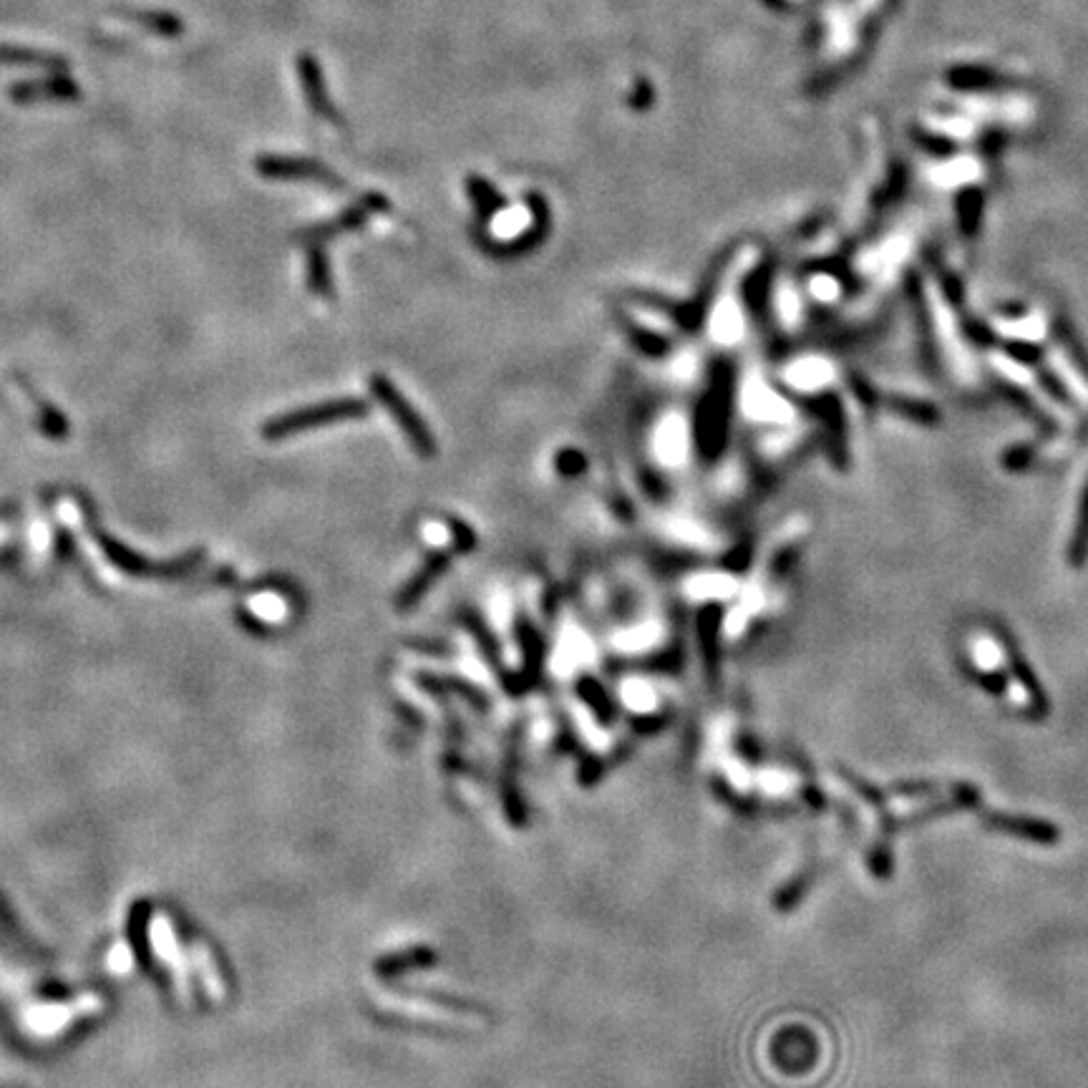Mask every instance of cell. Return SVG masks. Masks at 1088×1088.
Segmentation results:
<instances>
[{
	"instance_id": "cell-1",
	"label": "cell",
	"mask_w": 1088,
	"mask_h": 1088,
	"mask_svg": "<svg viewBox=\"0 0 1088 1088\" xmlns=\"http://www.w3.org/2000/svg\"><path fill=\"white\" fill-rule=\"evenodd\" d=\"M366 414L368 403L358 401V398H343V401H330L323 403V406L303 408V411L280 416V419L265 426V436L267 439H283V436L298 434V431H310L318 429V426H330L348 419H361Z\"/></svg>"
},
{
	"instance_id": "cell-4",
	"label": "cell",
	"mask_w": 1088,
	"mask_h": 1088,
	"mask_svg": "<svg viewBox=\"0 0 1088 1088\" xmlns=\"http://www.w3.org/2000/svg\"><path fill=\"white\" fill-rule=\"evenodd\" d=\"M449 562H451L449 552H436V555H431L429 560L424 562V567H421V570L416 572V575L411 577V580L406 582V587L401 590V595H398L396 600L398 610H411V607H414L416 602H419L421 597L434 587V582L439 580L446 570H449Z\"/></svg>"
},
{
	"instance_id": "cell-3",
	"label": "cell",
	"mask_w": 1088,
	"mask_h": 1088,
	"mask_svg": "<svg viewBox=\"0 0 1088 1088\" xmlns=\"http://www.w3.org/2000/svg\"><path fill=\"white\" fill-rule=\"evenodd\" d=\"M728 403H731V378L721 371L713 376L698 411V449L703 456H716L721 451L728 426Z\"/></svg>"
},
{
	"instance_id": "cell-7",
	"label": "cell",
	"mask_w": 1088,
	"mask_h": 1088,
	"mask_svg": "<svg viewBox=\"0 0 1088 1088\" xmlns=\"http://www.w3.org/2000/svg\"><path fill=\"white\" fill-rule=\"evenodd\" d=\"M449 529L451 534H454V544H456V550L459 552H471L474 550V532H471L469 527H466L464 522H456V519H451L449 522Z\"/></svg>"
},
{
	"instance_id": "cell-2",
	"label": "cell",
	"mask_w": 1088,
	"mask_h": 1088,
	"mask_svg": "<svg viewBox=\"0 0 1088 1088\" xmlns=\"http://www.w3.org/2000/svg\"><path fill=\"white\" fill-rule=\"evenodd\" d=\"M371 391L376 396V401L386 408L391 419L396 421L398 429L406 434L408 444L414 446L421 456H434L436 454V439L429 431V426L424 424L419 414L414 411V406L406 401V398L398 393V388L388 381L386 376H373L371 378Z\"/></svg>"
},
{
	"instance_id": "cell-8",
	"label": "cell",
	"mask_w": 1088,
	"mask_h": 1088,
	"mask_svg": "<svg viewBox=\"0 0 1088 1088\" xmlns=\"http://www.w3.org/2000/svg\"><path fill=\"white\" fill-rule=\"evenodd\" d=\"M557 469H560V471H562V474H567V476H575V474H580V471H582V469H585V456H582V454H577V451H575V449H567V451H562V454H560V456H557Z\"/></svg>"
},
{
	"instance_id": "cell-6",
	"label": "cell",
	"mask_w": 1088,
	"mask_h": 1088,
	"mask_svg": "<svg viewBox=\"0 0 1088 1088\" xmlns=\"http://www.w3.org/2000/svg\"><path fill=\"white\" fill-rule=\"evenodd\" d=\"M310 288L318 295H330V272L325 255H320L318 250L310 255Z\"/></svg>"
},
{
	"instance_id": "cell-5",
	"label": "cell",
	"mask_w": 1088,
	"mask_h": 1088,
	"mask_svg": "<svg viewBox=\"0 0 1088 1088\" xmlns=\"http://www.w3.org/2000/svg\"><path fill=\"white\" fill-rule=\"evenodd\" d=\"M620 328H623V333L628 335L630 343H633L635 348H638L640 353H645V356L650 358H660L668 353V340L663 338V335H658L655 330H648L643 328V325H638L635 320L630 318H620Z\"/></svg>"
}]
</instances>
